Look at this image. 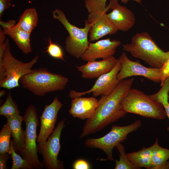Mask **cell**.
<instances>
[{
	"instance_id": "cell-1",
	"label": "cell",
	"mask_w": 169,
	"mask_h": 169,
	"mask_svg": "<svg viewBox=\"0 0 169 169\" xmlns=\"http://www.w3.org/2000/svg\"><path fill=\"white\" fill-rule=\"evenodd\" d=\"M134 81L133 78L122 80L110 94L102 96L94 114L85 122L80 138L101 130L125 116L126 113L122 101L131 89Z\"/></svg>"
},
{
	"instance_id": "cell-2",
	"label": "cell",
	"mask_w": 169,
	"mask_h": 169,
	"mask_svg": "<svg viewBox=\"0 0 169 169\" xmlns=\"http://www.w3.org/2000/svg\"><path fill=\"white\" fill-rule=\"evenodd\" d=\"M123 47L124 51L152 68L161 69L169 57V50L165 52L160 48L147 32L136 34L131 42Z\"/></svg>"
},
{
	"instance_id": "cell-3",
	"label": "cell",
	"mask_w": 169,
	"mask_h": 169,
	"mask_svg": "<svg viewBox=\"0 0 169 169\" xmlns=\"http://www.w3.org/2000/svg\"><path fill=\"white\" fill-rule=\"evenodd\" d=\"M39 56L24 63L15 58L10 49L9 41L0 46V87L10 90L19 87V80L32 70Z\"/></svg>"
},
{
	"instance_id": "cell-4",
	"label": "cell",
	"mask_w": 169,
	"mask_h": 169,
	"mask_svg": "<svg viewBox=\"0 0 169 169\" xmlns=\"http://www.w3.org/2000/svg\"><path fill=\"white\" fill-rule=\"evenodd\" d=\"M68 81L67 77L52 73L44 68L32 69L19 80L23 88L39 96H44L50 92L63 90Z\"/></svg>"
},
{
	"instance_id": "cell-5",
	"label": "cell",
	"mask_w": 169,
	"mask_h": 169,
	"mask_svg": "<svg viewBox=\"0 0 169 169\" xmlns=\"http://www.w3.org/2000/svg\"><path fill=\"white\" fill-rule=\"evenodd\" d=\"M122 104L126 113L159 120L164 119L166 116L165 111L160 103L149 95L136 89H131L123 99Z\"/></svg>"
},
{
	"instance_id": "cell-6",
	"label": "cell",
	"mask_w": 169,
	"mask_h": 169,
	"mask_svg": "<svg viewBox=\"0 0 169 169\" xmlns=\"http://www.w3.org/2000/svg\"><path fill=\"white\" fill-rule=\"evenodd\" d=\"M52 15L53 18L59 21L69 33V36L65 40L66 50L76 58H80L88 47V35L92 23L85 20L84 28H79L68 21L61 10L55 9L52 12Z\"/></svg>"
},
{
	"instance_id": "cell-7",
	"label": "cell",
	"mask_w": 169,
	"mask_h": 169,
	"mask_svg": "<svg viewBox=\"0 0 169 169\" xmlns=\"http://www.w3.org/2000/svg\"><path fill=\"white\" fill-rule=\"evenodd\" d=\"M141 125L140 120L126 126L113 125L110 131L105 135L99 138L88 139L85 141L84 145L88 148L102 150L106 154L107 160L113 161L114 148L127 139L129 134L136 131Z\"/></svg>"
},
{
	"instance_id": "cell-8",
	"label": "cell",
	"mask_w": 169,
	"mask_h": 169,
	"mask_svg": "<svg viewBox=\"0 0 169 169\" xmlns=\"http://www.w3.org/2000/svg\"><path fill=\"white\" fill-rule=\"evenodd\" d=\"M23 117L25 123V145L23 154L33 168L41 169L44 165L39 161L37 155V129L39 121L36 109L30 105L27 108Z\"/></svg>"
},
{
	"instance_id": "cell-9",
	"label": "cell",
	"mask_w": 169,
	"mask_h": 169,
	"mask_svg": "<svg viewBox=\"0 0 169 169\" xmlns=\"http://www.w3.org/2000/svg\"><path fill=\"white\" fill-rule=\"evenodd\" d=\"M65 120L64 119L59 122L45 142L37 145L38 151L42 155L43 163L46 168L61 169L64 168V162L58 160V156L61 148L60 136L62 130L65 126Z\"/></svg>"
},
{
	"instance_id": "cell-10",
	"label": "cell",
	"mask_w": 169,
	"mask_h": 169,
	"mask_svg": "<svg viewBox=\"0 0 169 169\" xmlns=\"http://www.w3.org/2000/svg\"><path fill=\"white\" fill-rule=\"evenodd\" d=\"M121 63L120 70L117 74L120 81L134 76H141L155 83L161 82L160 69L148 68L142 65L138 60L133 61L123 52L119 58Z\"/></svg>"
},
{
	"instance_id": "cell-11",
	"label": "cell",
	"mask_w": 169,
	"mask_h": 169,
	"mask_svg": "<svg viewBox=\"0 0 169 169\" xmlns=\"http://www.w3.org/2000/svg\"><path fill=\"white\" fill-rule=\"evenodd\" d=\"M121 66L120 60L118 58L114 68L110 72L99 77L91 89L83 92L71 90L69 93L70 97L73 99L91 93H92L94 96L110 95L114 90L120 81L117 79V74L120 70Z\"/></svg>"
},
{
	"instance_id": "cell-12",
	"label": "cell",
	"mask_w": 169,
	"mask_h": 169,
	"mask_svg": "<svg viewBox=\"0 0 169 169\" xmlns=\"http://www.w3.org/2000/svg\"><path fill=\"white\" fill-rule=\"evenodd\" d=\"M62 105L55 96L50 104L45 106L40 117V127L37 140L38 144L45 142L53 132L58 112Z\"/></svg>"
},
{
	"instance_id": "cell-13",
	"label": "cell",
	"mask_w": 169,
	"mask_h": 169,
	"mask_svg": "<svg viewBox=\"0 0 169 169\" xmlns=\"http://www.w3.org/2000/svg\"><path fill=\"white\" fill-rule=\"evenodd\" d=\"M121 44L120 40H111L109 38L100 40L95 43L89 42L87 49L80 58L83 60L88 62L95 60L99 58H107L113 56L116 49Z\"/></svg>"
},
{
	"instance_id": "cell-14",
	"label": "cell",
	"mask_w": 169,
	"mask_h": 169,
	"mask_svg": "<svg viewBox=\"0 0 169 169\" xmlns=\"http://www.w3.org/2000/svg\"><path fill=\"white\" fill-rule=\"evenodd\" d=\"M107 7L112 10L107 14L108 17L118 30L125 32L133 27L136 21L134 14L130 10L119 4L118 0H110Z\"/></svg>"
},
{
	"instance_id": "cell-15",
	"label": "cell",
	"mask_w": 169,
	"mask_h": 169,
	"mask_svg": "<svg viewBox=\"0 0 169 169\" xmlns=\"http://www.w3.org/2000/svg\"><path fill=\"white\" fill-rule=\"evenodd\" d=\"M87 20L92 23L89 33L90 41L98 40L107 35L114 34L118 31L106 12L97 15L89 14Z\"/></svg>"
},
{
	"instance_id": "cell-16",
	"label": "cell",
	"mask_w": 169,
	"mask_h": 169,
	"mask_svg": "<svg viewBox=\"0 0 169 169\" xmlns=\"http://www.w3.org/2000/svg\"><path fill=\"white\" fill-rule=\"evenodd\" d=\"M117 61V59L112 56L100 61H88L84 64L76 67L81 72L82 78L91 79L98 78L110 72L116 65Z\"/></svg>"
},
{
	"instance_id": "cell-17",
	"label": "cell",
	"mask_w": 169,
	"mask_h": 169,
	"mask_svg": "<svg viewBox=\"0 0 169 169\" xmlns=\"http://www.w3.org/2000/svg\"><path fill=\"white\" fill-rule=\"evenodd\" d=\"M1 25L3 31L12 39L22 52L26 54L32 51L30 40L31 33L27 32L18 27L14 20L4 22L0 20Z\"/></svg>"
},
{
	"instance_id": "cell-18",
	"label": "cell",
	"mask_w": 169,
	"mask_h": 169,
	"mask_svg": "<svg viewBox=\"0 0 169 169\" xmlns=\"http://www.w3.org/2000/svg\"><path fill=\"white\" fill-rule=\"evenodd\" d=\"M98 103V100L93 97L74 98L71 100L69 113L74 117L88 119L94 114Z\"/></svg>"
},
{
	"instance_id": "cell-19",
	"label": "cell",
	"mask_w": 169,
	"mask_h": 169,
	"mask_svg": "<svg viewBox=\"0 0 169 169\" xmlns=\"http://www.w3.org/2000/svg\"><path fill=\"white\" fill-rule=\"evenodd\" d=\"M13 137V146L16 151L23 153L25 145L24 131L22 124L23 117L20 114L7 118Z\"/></svg>"
},
{
	"instance_id": "cell-20",
	"label": "cell",
	"mask_w": 169,
	"mask_h": 169,
	"mask_svg": "<svg viewBox=\"0 0 169 169\" xmlns=\"http://www.w3.org/2000/svg\"><path fill=\"white\" fill-rule=\"evenodd\" d=\"M152 150V145L149 147H144L138 151L129 153L126 155L130 161L140 168L151 169Z\"/></svg>"
},
{
	"instance_id": "cell-21",
	"label": "cell",
	"mask_w": 169,
	"mask_h": 169,
	"mask_svg": "<svg viewBox=\"0 0 169 169\" xmlns=\"http://www.w3.org/2000/svg\"><path fill=\"white\" fill-rule=\"evenodd\" d=\"M38 17L34 8H27L19 18L16 25L23 30L31 33L37 24Z\"/></svg>"
},
{
	"instance_id": "cell-22",
	"label": "cell",
	"mask_w": 169,
	"mask_h": 169,
	"mask_svg": "<svg viewBox=\"0 0 169 169\" xmlns=\"http://www.w3.org/2000/svg\"><path fill=\"white\" fill-rule=\"evenodd\" d=\"M152 146L151 169H156L158 167L164 164L168 160L169 149L160 146L158 138L156 139L154 143Z\"/></svg>"
},
{
	"instance_id": "cell-23",
	"label": "cell",
	"mask_w": 169,
	"mask_h": 169,
	"mask_svg": "<svg viewBox=\"0 0 169 169\" xmlns=\"http://www.w3.org/2000/svg\"><path fill=\"white\" fill-rule=\"evenodd\" d=\"M161 88L157 93L149 95L151 97L160 103L163 106L169 121V102L168 94L169 91V77L164 82Z\"/></svg>"
},
{
	"instance_id": "cell-24",
	"label": "cell",
	"mask_w": 169,
	"mask_h": 169,
	"mask_svg": "<svg viewBox=\"0 0 169 169\" xmlns=\"http://www.w3.org/2000/svg\"><path fill=\"white\" fill-rule=\"evenodd\" d=\"M119 152V160H115V169H140V168L132 163L125 153L124 146L121 143L116 146Z\"/></svg>"
},
{
	"instance_id": "cell-25",
	"label": "cell",
	"mask_w": 169,
	"mask_h": 169,
	"mask_svg": "<svg viewBox=\"0 0 169 169\" xmlns=\"http://www.w3.org/2000/svg\"><path fill=\"white\" fill-rule=\"evenodd\" d=\"M20 112L10 92L4 103L0 107V115L6 118L20 114Z\"/></svg>"
},
{
	"instance_id": "cell-26",
	"label": "cell",
	"mask_w": 169,
	"mask_h": 169,
	"mask_svg": "<svg viewBox=\"0 0 169 169\" xmlns=\"http://www.w3.org/2000/svg\"><path fill=\"white\" fill-rule=\"evenodd\" d=\"M107 0H84V5L89 14L97 15L106 12Z\"/></svg>"
},
{
	"instance_id": "cell-27",
	"label": "cell",
	"mask_w": 169,
	"mask_h": 169,
	"mask_svg": "<svg viewBox=\"0 0 169 169\" xmlns=\"http://www.w3.org/2000/svg\"><path fill=\"white\" fill-rule=\"evenodd\" d=\"M9 153L12 160L11 169H32V166L28 161L18 154L14 148L13 140L11 141Z\"/></svg>"
},
{
	"instance_id": "cell-28",
	"label": "cell",
	"mask_w": 169,
	"mask_h": 169,
	"mask_svg": "<svg viewBox=\"0 0 169 169\" xmlns=\"http://www.w3.org/2000/svg\"><path fill=\"white\" fill-rule=\"evenodd\" d=\"M11 136L10 129L7 122L0 132V154L9 152Z\"/></svg>"
},
{
	"instance_id": "cell-29",
	"label": "cell",
	"mask_w": 169,
	"mask_h": 169,
	"mask_svg": "<svg viewBox=\"0 0 169 169\" xmlns=\"http://www.w3.org/2000/svg\"><path fill=\"white\" fill-rule=\"evenodd\" d=\"M48 40L49 44L45 52L53 58L64 61V53L60 46L57 44L54 43L49 37Z\"/></svg>"
},
{
	"instance_id": "cell-30",
	"label": "cell",
	"mask_w": 169,
	"mask_h": 169,
	"mask_svg": "<svg viewBox=\"0 0 169 169\" xmlns=\"http://www.w3.org/2000/svg\"><path fill=\"white\" fill-rule=\"evenodd\" d=\"M160 70L161 79L160 86H161L166 79L169 77V57Z\"/></svg>"
},
{
	"instance_id": "cell-31",
	"label": "cell",
	"mask_w": 169,
	"mask_h": 169,
	"mask_svg": "<svg viewBox=\"0 0 169 169\" xmlns=\"http://www.w3.org/2000/svg\"><path fill=\"white\" fill-rule=\"evenodd\" d=\"M73 167L74 169H90V166L89 163L86 160L79 159L74 162Z\"/></svg>"
},
{
	"instance_id": "cell-32",
	"label": "cell",
	"mask_w": 169,
	"mask_h": 169,
	"mask_svg": "<svg viewBox=\"0 0 169 169\" xmlns=\"http://www.w3.org/2000/svg\"><path fill=\"white\" fill-rule=\"evenodd\" d=\"M11 157L9 152H7L0 155V169H7V161Z\"/></svg>"
},
{
	"instance_id": "cell-33",
	"label": "cell",
	"mask_w": 169,
	"mask_h": 169,
	"mask_svg": "<svg viewBox=\"0 0 169 169\" xmlns=\"http://www.w3.org/2000/svg\"><path fill=\"white\" fill-rule=\"evenodd\" d=\"M11 0H0V19L4 11L8 9L11 4Z\"/></svg>"
},
{
	"instance_id": "cell-34",
	"label": "cell",
	"mask_w": 169,
	"mask_h": 169,
	"mask_svg": "<svg viewBox=\"0 0 169 169\" xmlns=\"http://www.w3.org/2000/svg\"><path fill=\"white\" fill-rule=\"evenodd\" d=\"M169 169V161H168L164 164L158 167L156 169Z\"/></svg>"
},
{
	"instance_id": "cell-35",
	"label": "cell",
	"mask_w": 169,
	"mask_h": 169,
	"mask_svg": "<svg viewBox=\"0 0 169 169\" xmlns=\"http://www.w3.org/2000/svg\"><path fill=\"white\" fill-rule=\"evenodd\" d=\"M130 0H133L136 2L140 3L141 4V0H121V1L122 3H127Z\"/></svg>"
},
{
	"instance_id": "cell-36",
	"label": "cell",
	"mask_w": 169,
	"mask_h": 169,
	"mask_svg": "<svg viewBox=\"0 0 169 169\" xmlns=\"http://www.w3.org/2000/svg\"><path fill=\"white\" fill-rule=\"evenodd\" d=\"M5 91L4 90H2L0 93V97L3 96L5 95Z\"/></svg>"
},
{
	"instance_id": "cell-37",
	"label": "cell",
	"mask_w": 169,
	"mask_h": 169,
	"mask_svg": "<svg viewBox=\"0 0 169 169\" xmlns=\"http://www.w3.org/2000/svg\"><path fill=\"white\" fill-rule=\"evenodd\" d=\"M167 131L169 132V126H168L167 128Z\"/></svg>"
},
{
	"instance_id": "cell-38",
	"label": "cell",
	"mask_w": 169,
	"mask_h": 169,
	"mask_svg": "<svg viewBox=\"0 0 169 169\" xmlns=\"http://www.w3.org/2000/svg\"><path fill=\"white\" fill-rule=\"evenodd\" d=\"M168 101L169 102V91L168 92Z\"/></svg>"
}]
</instances>
